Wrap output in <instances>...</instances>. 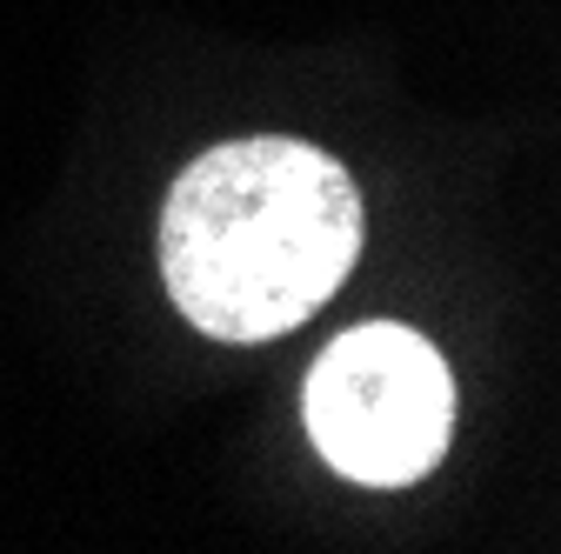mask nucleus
Instances as JSON below:
<instances>
[{"mask_svg": "<svg viewBox=\"0 0 561 554\" xmlns=\"http://www.w3.org/2000/svg\"><path fill=\"white\" fill-rule=\"evenodd\" d=\"M362 254V194L308 141H228L181 168L161 215L174 308L215 341L301 327Z\"/></svg>", "mask_w": 561, "mask_h": 554, "instance_id": "nucleus-1", "label": "nucleus"}, {"mask_svg": "<svg viewBox=\"0 0 561 554\" xmlns=\"http://www.w3.org/2000/svg\"><path fill=\"white\" fill-rule=\"evenodd\" d=\"M321 461L362 488H408L455 435V374L414 327L368 321L334 334L301 388Z\"/></svg>", "mask_w": 561, "mask_h": 554, "instance_id": "nucleus-2", "label": "nucleus"}]
</instances>
